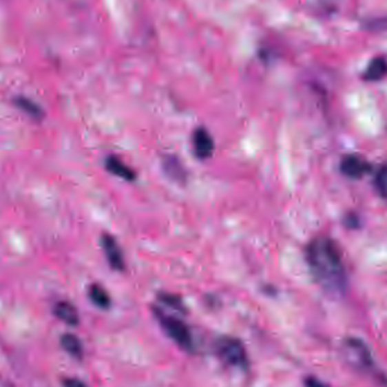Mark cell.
<instances>
[{
    "mask_svg": "<svg viewBox=\"0 0 387 387\" xmlns=\"http://www.w3.org/2000/svg\"><path fill=\"white\" fill-rule=\"evenodd\" d=\"M216 353L221 360L232 367L242 369L248 367L247 351L240 339L232 337H220L216 342Z\"/></svg>",
    "mask_w": 387,
    "mask_h": 387,
    "instance_id": "obj_3",
    "label": "cell"
},
{
    "mask_svg": "<svg viewBox=\"0 0 387 387\" xmlns=\"http://www.w3.org/2000/svg\"><path fill=\"white\" fill-rule=\"evenodd\" d=\"M65 387H87L82 381L77 378H67L64 381Z\"/></svg>",
    "mask_w": 387,
    "mask_h": 387,
    "instance_id": "obj_19",
    "label": "cell"
},
{
    "mask_svg": "<svg viewBox=\"0 0 387 387\" xmlns=\"http://www.w3.org/2000/svg\"><path fill=\"white\" fill-rule=\"evenodd\" d=\"M306 387H328L324 384L323 381H320L317 378L308 377L305 379Z\"/></svg>",
    "mask_w": 387,
    "mask_h": 387,
    "instance_id": "obj_18",
    "label": "cell"
},
{
    "mask_svg": "<svg viewBox=\"0 0 387 387\" xmlns=\"http://www.w3.org/2000/svg\"><path fill=\"white\" fill-rule=\"evenodd\" d=\"M375 186L381 196L387 198V165L381 167L375 178Z\"/></svg>",
    "mask_w": 387,
    "mask_h": 387,
    "instance_id": "obj_15",
    "label": "cell"
},
{
    "mask_svg": "<svg viewBox=\"0 0 387 387\" xmlns=\"http://www.w3.org/2000/svg\"><path fill=\"white\" fill-rule=\"evenodd\" d=\"M339 169L343 175L353 179H360L370 171V165L362 156L350 154L343 158L339 163Z\"/></svg>",
    "mask_w": 387,
    "mask_h": 387,
    "instance_id": "obj_5",
    "label": "cell"
},
{
    "mask_svg": "<svg viewBox=\"0 0 387 387\" xmlns=\"http://www.w3.org/2000/svg\"><path fill=\"white\" fill-rule=\"evenodd\" d=\"M366 28L373 32H387V17L371 19L366 24Z\"/></svg>",
    "mask_w": 387,
    "mask_h": 387,
    "instance_id": "obj_16",
    "label": "cell"
},
{
    "mask_svg": "<svg viewBox=\"0 0 387 387\" xmlns=\"http://www.w3.org/2000/svg\"><path fill=\"white\" fill-rule=\"evenodd\" d=\"M387 75V61L384 57H376L369 63L364 73V79L369 82H377Z\"/></svg>",
    "mask_w": 387,
    "mask_h": 387,
    "instance_id": "obj_10",
    "label": "cell"
},
{
    "mask_svg": "<svg viewBox=\"0 0 387 387\" xmlns=\"http://www.w3.org/2000/svg\"><path fill=\"white\" fill-rule=\"evenodd\" d=\"M308 265L316 282L326 291L339 293L346 286V271L342 256L333 240L318 237L308 244Z\"/></svg>",
    "mask_w": 387,
    "mask_h": 387,
    "instance_id": "obj_1",
    "label": "cell"
},
{
    "mask_svg": "<svg viewBox=\"0 0 387 387\" xmlns=\"http://www.w3.org/2000/svg\"><path fill=\"white\" fill-rule=\"evenodd\" d=\"M193 154L198 159H209L214 152V142L205 128H197L193 134Z\"/></svg>",
    "mask_w": 387,
    "mask_h": 387,
    "instance_id": "obj_7",
    "label": "cell"
},
{
    "mask_svg": "<svg viewBox=\"0 0 387 387\" xmlns=\"http://www.w3.org/2000/svg\"><path fill=\"white\" fill-rule=\"evenodd\" d=\"M54 314L61 322L75 326L80 323V315L76 307L68 302H59L54 305Z\"/></svg>",
    "mask_w": 387,
    "mask_h": 387,
    "instance_id": "obj_8",
    "label": "cell"
},
{
    "mask_svg": "<svg viewBox=\"0 0 387 387\" xmlns=\"http://www.w3.org/2000/svg\"><path fill=\"white\" fill-rule=\"evenodd\" d=\"M89 297L96 307L102 308V309H107L112 305V298L108 292L98 284H92L90 286Z\"/></svg>",
    "mask_w": 387,
    "mask_h": 387,
    "instance_id": "obj_13",
    "label": "cell"
},
{
    "mask_svg": "<svg viewBox=\"0 0 387 387\" xmlns=\"http://www.w3.org/2000/svg\"><path fill=\"white\" fill-rule=\"evenodd\" d=\"M13 102L19 110L29 114L30 117H32L35 121H42L45 117V112L42 110L41 107L25 96H17L14 98Z\"/></svg>",
    "mask_w": 387,
    "mask_h": 387,
    "instance_id": "obj_11",
    "label": "cell"
},
{
    "mask_svg": "<svg viewBox=\"0 0 387 387\" xmlns=\"http://www.w3.org/2000/svg\"><path fill=\"white\" fill-rule=\"evenodd\" d=\"M105 169L112 175L123 178L125 180L133 181L136 179V174L133 169L125 165L117 156H109L105 160Z\"/></svg>",
    "mask_w": 387,
    "mask_h": 387,
    "instance_id": "obj_9",
    "label": "cell"
},
{
    "mask_svg": "<svg viewBox=\"0 0 387 387\" xmlns=\"http://www.w3.org/2000/svg\"><path fill=\"white\" fill-rule=\"evenodd\" d=\"M61 342L65 351L70 353V355L80 358L83 355V344L76 335L70 333L65 334L61 337Z\"/></svg>",
    "mask_w": 387,
    "mask_h": 387,
    "instance_id": "obj_14",
    "label": "cell"
},
{
    "mask_svg": "<svg viewBox=\"0 0 387 387\" xmlns=\"http://www.w3.org/2000/svg\"><path fill=\"white\" fill-rule=\"evenodd\" d=\"M163 169L169 177L178 182H185V179L187 177L184 167L175 156H165L163 160Z\"/></svg>",
    "mask_w": 387,
    "mask_h": 387,
    "instance_id": "obj_12",
    "label": "cell"
},
{
    "mask_svg": "<svg viewBox=\"0 0 387 387\" xmlns=\"http://www.w3.org/2000/svg\"><path fill=\"white\" fill-rule=\"evenodd\" d=\"M159 299L163 304H165V305L176 308L178 311H182V309H184L182 302H181V299L177 297V295H170V293H162V295H160Z\"/></svg>",
    "mask_w": 387,
    "mask_h": 387,
    "instance_id": "obj_17",
    "label": "cell"
},
{
    "mask_svg": "<svg viewBox=\"0 0 387 387\" xmlns=\"http://www.w3.org/2000/svg\"><path fill=\"white\" fill-rule=\"evenodd\" d=\"M102 248L105 251V258L114 271L125 270V258L121 246L117 240L110 235H103L101 238Z\"/></svg>",
    "mask_w": 387,
    "mask_h": 387,
    "instance_id": "obj_6",
    "label": "cell"
},
{
    "mask_svg": "<svg viewBox=\"0 0 387 387\" xmlns=\"http://www.w3.org/2000/svg\"><path fill=\"white\" fill-rule=\"evenodd\" d=\"M154 315L156 320L161 325L162 330L165 331V334L168 335L177 346H180L181 349L191 351L193 349V335H191L189 327L179 320L171 315L165 314L159 308L154 309Z\"/></svg>",
    "mask_w": 387,
    "mask_h": 387,
    "instance_id": "obj_2",
    "label": "cell"
},
{
    "mask_svg": "<svg viewBox=\"0 0 387 387\" xmlns=\"http://www.w3.org/2000/svg\"><path fill=\"white\" fill-rule=\"evenodd\" d=\"M346 350L355 365L367 371H375L374 360L365 343L358 339H349L346 341Z\"/></svg>",
    "mask_w": 387,
    "mask_h": 387,
    "instance_id": "obj_4",
    "label": "cell"
}]
</instances>
